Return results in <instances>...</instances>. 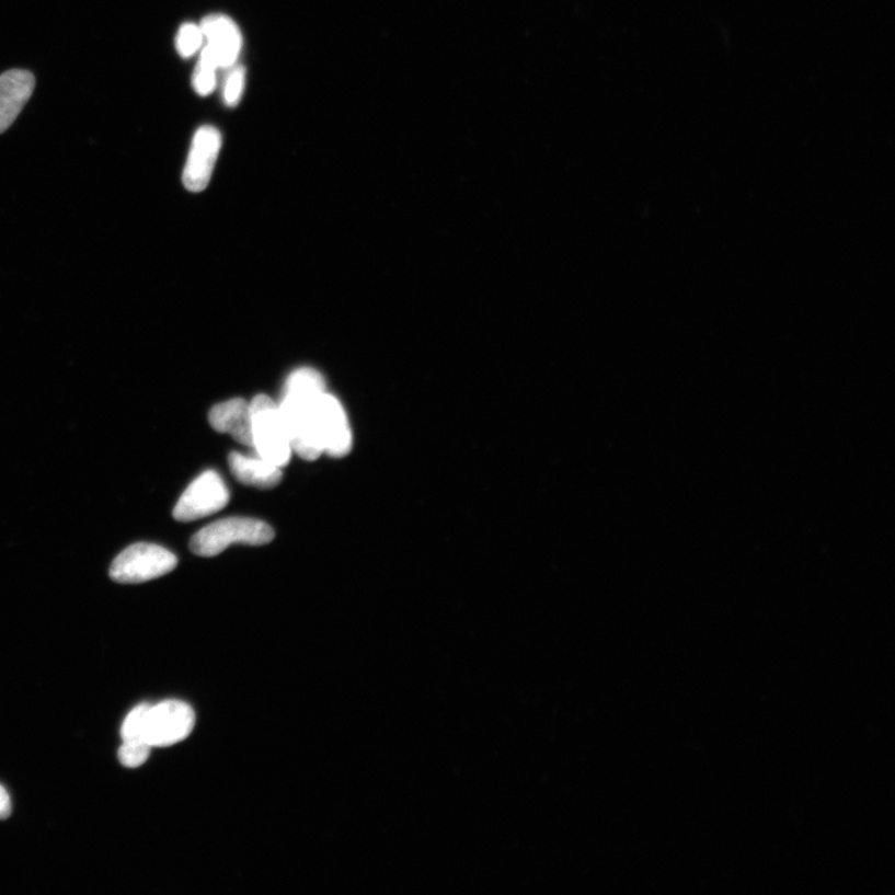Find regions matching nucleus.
<instances>
[{"instance_id": "nucleus-16", "label": "nucleus", "mask_w": 895, "mask_h": 895, "mask_svg": "<svg viewBox=\"0 0 895 895\" xmlns=\"http://www.w3.org/2000/svg\"><path fill=\"white\" fill-rule=\"evenodd\" d=\"M203 33L200 26L196 24L186 23L180 27L177 38H175V48L182 58H191L195 55L202 46Z\"/></svg>"}, {"instance_id": "nucleus-18", "label": "nucleus", "mask_w": 895, "mask_h": 895, "mask_svg": "<svg viewBox=\"0 0 895 895\" xmlns=\"http://www.w3.org/2000/svg\"><path fill=\"white\" fill-rule=\"evenodd\" d=\"M151 754V746L142 742L124 743L118 750V760L122 761L126 768H140Z\"/></svg>"}, {"instance_id": "nucleus-7", "label": "nucleus", "mask_w": 895, "mask_h": 895, "mask_svg": "<svg viewBox=\"0 0 895 895\" xmlns=\"http://www.w3.org/2000/svg\"><path fill=\"white\" fill-rule=\"evenodd\" d=\"M318 427L324 454L332 458H344L353 449L347 415L336 397L325 392L317 402Z\"/></svg>"}, {"instance_id": "nucleus-11", "label": "nucleus", "mask_w": 895, "mask_h": 895, "mask_svg": "<svg viewBox=\"0 0 895 895\" xmlns=\"http://www.w3.org/2000/svg\"><path fill=\"white\" fill-rule=\"evenodd\" d=\"M209 423L215 431L228 433L236 441L253 448L251 403L234 399L215 405L209 412Z\"/></svg>"}, {"instance_id": "nucleus-14", "label": "nucleus", "mask_w": 895, "mask_h": 895, "mask_svg": "<svg viewBox=\"0 0 895 895\" xmlns=\"http://www.w3.org/2000/svg\"><path fill=\"white\" fill-rule=\"evenodd\" d=\"M325 392V381L312 368H300L286 380L284 393H321Z\"/></svg>"}, {"instance_id": "nucleus-2", "label": "nucleus", "mask_w": 895, "mask_h": 895, "mask_svg": "<svg viewBox=\"0 0 895 895\" xmlns=\"http://www.w3.org/2000/svg\"><path fill=\"white\" fill-rule=\"evenodd\" d=\"M321 393H284L279 404L292 451L309 461L324 455L317 414V402Z\"/></svg>"}, {"instance_id": "nucleus-3", "label": "nucleus", "mask_w": 895, "mask_h": 895, "mask_svg": "<svg viewBox=\"0 0 895 895\" xmlns=\"http://www.w3.org/2000/svg\"><path fill=\"white\" fill-rule=\"evenodd\" d=\"M251 412L256 455L276 467L285 468L290 463L292 449L279 404L260 394L251 402Z\"/></svg>"}, {"instance_id": "nucleus-13", "label": "nucleus", "mask_w": 895, "mask_h": 895, "mask_svg": "<svg viewBox=\"0 0 895 895\" xmlns=\"http://www.w3.org/2000/svg\"><path fill=\"white\" fill-rule=\"evenodd\" d=\"M217 62L206 46L200 53V58L192 79L193 88H195L197 94L207 96L214 92L217 85Z\"/></svg>"}, {"instance_id": "nucleus-6", "label": "nucleus", "mask_w": 895, "mask_h": 895, "mask_svg": "<svg viewBox=\"0 0 895 895\" xmlns=\"http://www.w3.org/2000/svg\"><path fill=\"white\" fill-rule=\"evenodd\" d=\"M229 503V492L223 479L215 472L199 475L182 494L173 509V518L181 523L196 521L223 509Z\"/></svg>"}, {"instance_id": "nucleus-1", "label": "nucleus", "mask_w": 895, "mask_h": 895, "mask_svg": "<svg viewBox=\"0 0 895 895\" xmlns=\"http://www.w3.org/2000/svg\"><path fill=\"white\" fill-rule=\"evenodd\" d=\"M275 532L269 525L249 518L221 519L199 530L191 540L195 555L214 558L232 543L261 547L274 540Z\"/></svg>"}, {"instance_id": "nucleus-19", "label": "nucleus", "mask_w": 895, "mask_h": 895, "mask_svg": "<svg viewBox=\"0 0 895 895\" xmlns=\"http://www.w3.org/2000/svg\"><path fill=\"white\" fill-rule=\"evenodd\" d=\"M12 814V801L7 790L0 785V819H7Z\"/></svg>"}, {"instance_id": "nucleus-17", "label": "nucleus", "mask_w": 895, "mask_h": 895, "mask_svg": "<svg viewBox=\"0 0 895 895\" xmlns=\"http://www.w3.org/2000/svg\"><path fill=\"white\" fill-rule=\"evenodd\" d=\"M223 85V100L227 106L234 107L241 101L245 85V70L243 67L229 68Z\"/></svg>"}, {"instance_id": "nucleus-9", "label": "nucleus", "mask_w": 895, "mask_h": 895, "mask_svg": "<svg viewBox=\"0 0 895 895\" xmlns=\"http://www.w3.org/2000/svg\"><path fill=\"white\" fill-rule=\"evenodd\" d=\"M200 31L218 68H232L241 54L243 42L237 24L226 15L214 14L202 21Z\"/></svg>"}, {"instance_id": "nucleus-8", "label": "nucleus", "mask_w": 895, "mask_h": 895, "mask_svg": "<svg viewBox=\"0 0 895 895\" xmlns=\"http://www.w3.org/2000/svg\"><path fill=\"white\" fill-rule=\"evenodd\" d=\"M221 147V136L216 127L203 126L193 137L191 152L182 180L191 192H202L208 186Z\"/></svg>"}, {"instance_id": "nucleus-12", "label": "nucleus", "mask_w": 895, "mask_h": 895, "mask_svg": "<svg viewBox=\"0 0 895 895\" xmlns=\"http://www.w3.org/2000/svg\"><path fill=\"white\" fill-rule=\"evenodd\" d=\"M228 463L237 481L248 486L273 489L279 485L283 479L282 468L260 456L253 458L233 451L228 458Z\"/></svg>"}, {"instance_id": "nucleus-4", "label": "nucleus", "mask_w": 895, "mask_h": 895, "mask_svg": "<svg viewBox=\"0 0 895 895\" xmlns=\"http://www.w3.org/2000/svg\"><path fill=\"white\" fill-rule=\"evenodd\" d=\"M177 564V558L168 549L140 542L119 553L110 576L118 584H144L170 574Z\"/></svg>"}, {"instance_id": "nucleus-15", "label": "nucleus", "mask_w": 895, "mask_h": 895, "mask_svg": "<svg viewBox=\"0 0 895 895\" xmlns=\"http://www.w3.org/2000/svg\"><path fill=\"white\" fill-rule=\"evenodd\" d=\"M150 704H141L136 707L130 714L125 719L122 736L124 743L142 742L146 743V721L147 713H149ZM147 744V743H146Z\"/></svg>"}, {"instance_id": "nucleus-5", "label": "nucleus", "mask_w": 895, "mask_h": 895, "mask_svg": "<svg viewBox=\"0 0 895 895\" xmlns=\"http://www.w3.org/2000/svg\"><path fill=\"white\" fill-rule=\"evenodd\" d=\"M195 724V712L181 700H165L150 705L146 721V743L151 747L181 743L190 736Z\"/></svg>"}, {"instance_id": "nucleus-10", "label": "nucleus", "mask_w": 895, "mask_h": 895, "mask_svg": "<svg viewBox=\"0 0 895 895\" xmlns=\"http://www.w3.org/2000/svg\"><path fill=\"white\" fill-rule=\"evenodd\" d=\"M35 78L26 70H9L0 76V134L11 127L31 100Z\"/></svg>"}]
</instances>
